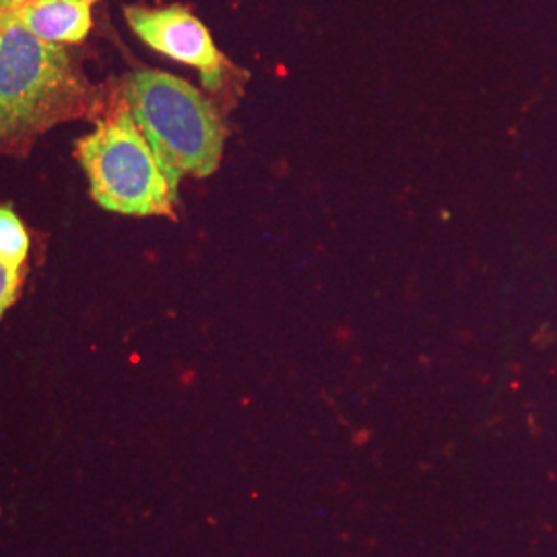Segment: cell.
Segmentation results:
<instances>
[{
    "label": "cell",
    "instance_id": "obj_3",
    "mask_svg": "<svg viewBox=\"0 0 557 557\" xmlns=\"http://www.w3.org/2000/svg\"><path fill=\"white\" fill-rule=\"evenodd\" d=\"M77 160L101 209L133 218H174L178 193L122 100L77 140Z\"/></svg>",
    "mask_w": 557,
    "mask_h": 557
},
{
    "label": "cell",
    "instance_id": "obj_4",
    "mask_svg": "<svg viewBox=\"0 0 557 557\" xmlns=\"http://www.w3.org/2000/svg\"><path fill=\"white\" fill-rule=\"evenodd\" d=\"M128 27L149 48L168 59L195 66L202 85L218 91L225 81L227 60L223 59L209 29L188 9L172 7H124Z\"/></svg>",
    "mask_w": 557,
    "mask_h": 557
},
{
    "label": "cell",
    "instance_id": "obj_2",
    "mask_svg": "<svg viewBox=\"0 0 557 557\" xmlns=\"http://www.w3.org/2000/svg\"><path fill=\"white\" fill-rule=\"evenodd\" d=\"M120 100L176 193L184 176L207 178L220 168L225 126L215 106L190 83L163 71L143 69L126 77Z\"/></svg>",
    "mask_w": 557,
    "mask_h": 557
},
{
    "label": "cell",
    "instance_id": "obj_5",
    "mask_svg": "<svg viewBox=\"0 0 557 557\" xmlns=\"http://www.w3.org/2000/svg\"><path fill=\"white\" fill-rule=\"evenodd\" d=\"M96 0H27L13 15L40 40L57 46L87 40Z\"/></svg>",
    "mask_w": 557,
    "mask_h": 557
},
{
    "label": "cell",
    "instance_id": "obj_6",
    "mask_svg": "<svg viewBox=\"0 0 557 557\" xmlns=\"http://www.w3.org/2000/svg\"><path fill=\"white\" fill-rule=\"evenodd\" d=\"M29 255V236L17 213L0 207V260L13 269H23Z\"/></svg>",
    "mask_w": 557,
    "mask_h": 557
},
{
    "label": "cell",
    "instance_id": "obj_8",
    "mask_svg": "<svg viewBox=\"0 0 557 557\" xmlns=\"http://www.w3.org/2000/svg\"><path fill=\"white\" fill-rule=\"evenodd\" d=\"M27 0H0V11H7V13H13L17 11L20 7H23Z\"/></svg>",
    "mask_w": 557,
    "mask_h": 557
},
{
    "label": "cell",
    "instance_id": "obj_1",
    "mask_svg": "<svg viewBox=\"0 0 557 557\" xmlns=\"http://www.w3.org/2000/svg\"><path fill=\"white\" fill-rule=\"evenodd\" d=\"M94 101L96 89L64 46L40 40L13 13L0 11V147L85 116Z\"/></svg>",
    "mask_w": 557,
    "mask_h": 557
},
{
    "label": "cell",
    "instance_id": "obj_9",
    "mask_svg": "<svg viewBox=\"0 0 557 557\" xmlns=\"http://www.w3.org/2000/svg\"><path fill=\"white\" fill-rule=\"evenodd\" d=\"M96 2H98V0H96Z\"/></svg>",
    "mask_w": 557,
    "mask_h": 557
},
{
    "label": "cell",
    "instance_id": "obj_7",
    "mask_svg": "<svg viewBox=\"0 0 557 557\" xmlns=\"http://www.w3.org/2000/svg\"><path fill=\"white\" fill-rule=\"evenodd\" d=\"M21 269H13L0 260V319L20 296Z\"/></svg>",
    "mask_w": 557,
    "mask_h": 557
}]
</instances>
